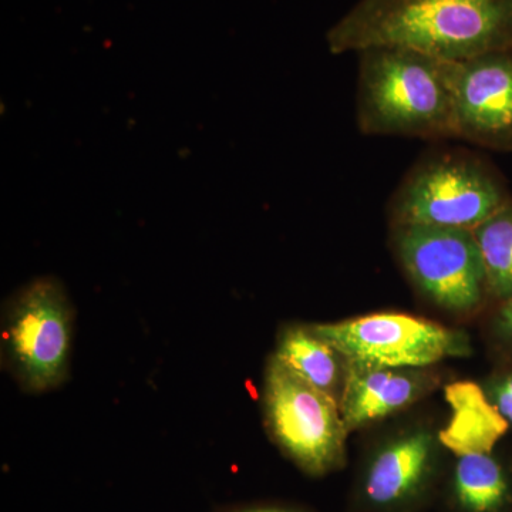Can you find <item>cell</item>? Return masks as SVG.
I'll list each match as a JSON object with an SVG mask.
<instances>
[{
    "label": "cell",
    "instance_id": "6da1fadb",
    "mask_svg": "<svg viewBox=\"0 0 512 512\" xmlns=\"http://www.w3.org/2000/svg\"><path fill=\"white\" fill-rule=\"evenodd\" d=\"M332 55L403 47L461 62L512 47V0H359L326 33Z\"/></svg>",
    "mask_w": 512,
    "mask_h": 512
},
{
    "label": "cell",
    "instance_id": "7a4b0ae2",
    "mask_svg": "<svg viewBox=\"0 0 512 512\" xmlns=\"http://www.w3.org/2000/svg\"><path fill=\"white\" fill-rule=\"evenodd\" d=\"M357 55V126L363 134L456 138L453 62L403 47H370Z\"/></svg>",
    "mask_w": 512,
    "mask_h": 512
},
{
    "label": "cell",
    "instance_id": "3957f363",
    "mask_svg": "<svg viewBox=\"0 0 512 512\" xmlns=\"http://www.w3.org/2000/svg\"><path fill=\"white\" fill-rule=\"evenodd\" d=\"M512 197L501 174L463 151L424 158L400 185L392 204L394 225L477 228Z\"/></svg>",
    "mask_w": 512,
    "mask_h": 512
},
{
    "label": "cell",
    "instance_id": "277c9868",
    "mask_svg": "<svg viewBox=\"0 0 512 512\" xmlns=\"http://www.w3.org/2000/svg\"><path fill=\"white\" fill-rule=\"evenodd\" d=\"M266 426L302 471L325 476L345 463L348 439L339 400L303 382L272 356L264 383Z\"/></svg>",
    "mask_w": 512,
    "mask_h": 512
},
{
    "label": "cell",
    "instance_id": "5b68a950",
    "mask_svg": "<svg viewBox=\"0 0 512 512\" xmlns=\"http://www.w3.org/2000/svg\"><path fill=\"white\" fill-rule=\"evenodd\" d=\"M72 336V306L55 278L30 282L9 302L2 352L23 389L45 393L66 380Z\"/></svg>",
    "mask_w": 512,
    "mask_h": 512
},
{
    "label": "cell",
    "instance_id": "8992f818",
    "mask_svg": "<svg viewBox=\"0 0 512 512\" xmlns=\"http://www.w3.org/2000/svg\"><path fill=\"white\" fill-rule=\"evenodd\" d=\"M312 328L348 362L389 369H420L470 350L464 333L404 313H373Z\"/></svg>",
    "mask_w": 512,
    "mask_h": 512
},
{
    "label": "cell",
    "instance_id": "52a82bcc",
    "mask_svg": "<svg viewBox=\"0 0 512 512\" xmlns=\"http://www.w3.org/2000/svg\"><path fill=\"white\" fill-rule=\"evenodd\" d=\"M394 245L424 295L451 312H473L488 295L483 256L471 229L396 225Z\"/></svg>",
    "mask_w": 512,
    "mask_h": 512
},
{
    "label": "cell",
    "instance_id": "ba28073f",
    "mask_svg": "<svg viewBox=\"0 0 512 512\" xmlns=\"http://www.w3.org/2000/svg\"><path fill=\"white\" fill-rule=\"evenodd\" d=\"M456 138L495 151L512 150V47L451 67Z\"/></svg>",
    "mask_w": 512,
    "mask_h": 512
},
{
    "label": "cell",
    "instance_id": "9c48e42d",
    "mask_svg": "<svg viewBox=\"0 0 512 512\" xmlns=\"http://www.w3.org/2000/svg\"><path fill=\"white\" fill-rule=\"evenodd\" d=\"M433 473V436L416 431L377 451L360 480V500L370 510H402L417 503Z\"/></svg>",
    "mask_w": 512,
    "mask_h": 512
},
{
    "label": "cell",
    "instance_id": "30bf717a",
    "mask_svg": "<svg viewBox=\"0 0 512 512\" xmlns=\"http://www.w3.org/2000/svg\"><path fill=\"white\" fill-rule=\"evenodd\" d=\"M429 387L416 369H389L346 360L345 380L339 396L340 413L352 433L384 419L419 400Z\"/></svg>",
    "mask_w": 512,
    "mask_h": 512
},
{
    "label": "cell",
    "instance_id": "8fae6325",
    "mask_svg": "<svg viewBox=\"0 0 512 512\" xmlns=\"http://www.w3.org/2000/svg\"><path fill=\"white\" fill-rule=\"evenodd\" d=\"M446 400L451 417L440 431V443L456 457L493 453L510 424L480 386L471 382L450 384Z\"/></svg>",
    "mask_w": 512,
    "mask_h": 512
},
{
    "label": "cell",
    "instance_id": "7c38bea8",
    "mask_svg": "<svg viewBox=\"0 0 512 512\" xmlns=\"http://www.w3.org/2000/svg\"><path fill=\"white\" fill-rule=\"evenodd\" d=\"M274 357L303 382L339 400L345 380V357L312 326L285 329Z\"/></svg>",
    "mask_w": 512,
    "mask_h": 512
},
{
    "label": "cell",
    "instance_id": "4fadbf2b",
    "mask_svg": "<svg viewBox=\"0 0 512 512\" xmlns=\"http://www.w3.org/2000/svg\"><path fill=\"white\" fill-rule=\"evenodd\" d=\"M454 512H504L512 504V484L493 453L456 457L450 480Z\"/></svg>",
    "mask_w": 512,
    "mask_h": 512
},
{
    "label": "cell",
    "instance_id": "5bb4252c",
    "mask_svg": "<svg viewBox=\"0 0 512 512\" xmlns=\"http://www.w3.org/2000/svg\"><path fill=\"white\" fill-rule=\"evenodd\" d=\"M483 256L488 296L512 298V201L473 229Z\"/></svg>",
    "mask_w": 512,
    "mask_h": 512
},
{
    "label": "cell",
    "instance_id": "9a60e30c",
    "mask_svg": "<svg viewBox=\"0 0 512 512\" xmlns=\"http://www.w3.org/2000/svg\"><path fill=\"white\" fill-rule=\"evenodd\" d=\"M490 400L508 424H512V373L495 384Z\"/></svg>",
    "mask_w": 512,
    "mask_h": 512
},
{
    "label": "cell",
    "instance_id": "2e32d148",
    "mask_svg": "<svg viewBox=\"0 0 512 512\" xmlns=\"http://www.w3.org/2000/svg\"><path fill=\"white\" fill-rule=\"evenodd\" d=\"M497 329L505 342L512 346V298L501 303L497 315Z\"/></svg>",
    "mask_w": 512,
    "mask_h": 512
},
{
    "label": "cell",
    "instance_id": "e0dca14e",
    "mask_svg": "<svg viewBox=\"0 0 512 512\" xmlns=\"http://www.w3.org/2000/svg\"><path fill=\"white\" fill-rule=\"evenodd\" d=\"M237 512H303L301 510H295V508H284V507H256L248 508V510H242Z\"/></svg>",
    "mask_w": 512,
    "mask_h": 512
}]
</instances>
